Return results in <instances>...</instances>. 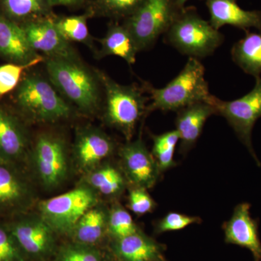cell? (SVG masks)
<instances>
[{
    "label": "cell",
    "mask_w": 261,
    "mask_h": 261,
    "mask_svg": "<svg viewBox=\"0 0 261 261\" xmlns=\"http://www.w3.org/2000/svg\"><path fill=\"white\" fill-rule=\"evenodd\" d=\"M140 229L129 213L123 206L115 204L109 210L108 234L112 238V240L124 238Z\"/></svg>",
    "instance_id": "30"
},
{
    "label": "cell",
    "mask_w": 261,
    "mask_h": 261,
    "mask_svg": "<svg viewBox=\"0 0 261 261\" xmlns=\"http://www.w3.org/2000/svg\"><path fill=\"white\" fill-rule=\"evenodd\" d=\"M48 3L53 8L55 6H64L70 8H80L87 5V0H47Z\"/></svg>",
    "instance_id": "35"
},
{
    "label": "cell",
    "mask_w": 261,
    "mask_h": 261,
    "mask_svg": "<svg viewBox=\"0 0 261 261\" xmlns=\"http://www.w3.org/2000/svg\"><path fill=\"white\" fill-rule=\"evenodd\" d=\"M0 11L20 25L55 15L47 0H0Z\"/></svg>",
    "instance_id": "24"
},
{
    "label": "cell",
    "mask_w": 261,
    "mask_h": 261,
    "mask_svg": "<svg viewBox=\"0 0 261 261\" xmlns=\"http://www.w3.org/2000/svg\"><path fill=\"white\" fill-rule=\"evenodd\" d=\"M254 88L243 97L224 101L211 95L207 102L212 105L216 115L224 117L234 130L239 140L248 149L257 164L260 166L252 144V128L261 117V78H255Z\"/></svg>",
    "instance_id": "8"
},
{
    "label": "cell",
    "mask_w": 261,
    "mask_h": 261,
    "mask_svg": "<svg viewBox=\"0 0 261 261\" xmlns=\"http://www.w3.org/2000/svg\"><path fill=\"white\" fill-rule=\"evenodd\" d=\"M108 213L105 206L96 205L81 218L69 238L75 243L98 247L108 234Z\"/></svg>",
    "instance_id": "22"
},
{
    "label": "cell",
    "mask_w": 261,
    "mask_h": 261,
    "mask_svg": "<svg viewBox=\"0 0 261 261\" xmlns=\"http://www.w3.org/2000/svg\"><path fill=\"white\" fill-rule=\"evenodd\" d=\"M210 15V23L216 30L229 25L247 31L257 29L261 32V11L240 8L237 0H205Z\"/></svg>",
    "instance_id": "17"
},
{
    "label": "cell",
    "mask_w": 261,
    "mask_h": 261,
    "mask_svg": "<svg viewBox=\"0 0 261 261\" xmlns=\"http://www.w3.org/2000/svg\"><path fill=\"white\" fill-rule=\"evenodd\" d=\"M102 252L98 247L90 246L71 241L58 247L53 261H103Z\"/></svg>",
    "instance_id": "29"
},
{
    "label": "cell",
    "mask_w": 261,
    "mask_h": 261,
    "mask_svg": "<svg viewBox=\"0 0 261 261\" xmlns=\"http://www.w3.org/2000/svg\"><path fill=\"white\" fill-rule=\"evenodd\" d=\"M175 126L179 135L180 151L186 154L200 138L206 121L216 111L207 102L194 103L178 111Z\"/></svg>",
    "instance_id": "18"
},
{
    "label": "cell",
    "mask_w": 261,
    "mask_h": 261,
    "mask_svg": "<svg viewBox=\"0 0 261 261\" xmlns=\"http://www.w3.org/2000/svg\"><path fill=\"white\" fill-rule=\"evenodd\" d=\"M29 261H47L58 250V234L39 214L24 215L8 224Z\"/></svg>",
    "instance_id": "10"
},
{
    "label": "cell",
    "mask_w": 261,
    "mask_h": 261,
    "mask_svg": "<svg viewBox=\"0 0 261 261\" xmlns=\"http://www.w3.org/2000/svg\"><path fill=\"white\" fill-rule=\"evenodd\" d=\"M86 181L96 192L108 197L121 195L127 183L121 168L111 164L94 168L89 172Z\"/></svg>",
    "instance_id": "25"
},
{
    "label": "cell",
    "mask_w": 261,
    "mask_h": 261,
    "mask_svg": "<svg viewBox=\"0 0 261 261\" xmlns=\"http://www.w3.org/2000/svg\"><path fill=\"white\" fill-rule=\"evenodd\" d=\"M142 87L151 100L147 115L154 111L177 112L194 103L207 102L212 95L205 80V67L193 58H189L181 71L163 88H154L147 82H143Z\"/></svg>",
    "instance_id": "3"
},
{
    "label": "cell",
    "mask_w": 261,
    "mask_h": 261,
    "mask_svg": "<svg viewBox=\"0 0 261 261\" xmlns=\"http://www.w3.org/2000/svg\"><path fill=\"white\" fill-rule=\"evenodd\" d=\"M14 102L20 112L36 123H54L71 117L74 108L65 100L48 77L31 73L16 87Z\"/></svg>",
    "instance_id": "2"
},
{
    "label": "cell",
    "mask_w": 261,
    "mask_h": 261,
    "mask_svg": "<svg viewBox=\"0 0 261 261\" xmlns=\"http://www.w3.org/2000/svg\"><path fill=\"white\" fill-rule=\"evenodd\" d=\"M145 0H92L87 2L85 13L89 18L106 17L114 19L126 18Z\"/></svg>",
    "instance_id": "27"
},
{
    "label": "cell",
    "mask_w": 261,
    "mask_h": 261,
    "mask_svg": "<svg viewBox=\"0 0 261 261\" xmlns=\"http://www.w3.org/2000/svg\"><path fill=\"white\" fill-rule=\"evenodd\" d=\"M98 202L97 192L85 184L41 201L38 204V211L57 234L69 236L81 218Z\"/></svg>",
    "instance_id": "7"
},
{
    "label": "cell",
    "mask_w": 261,
    "mask_h": 261,
    "mask_svg": "<svg viewBox=\"0 0 261 261\" xmlns=\"http://www.w3.org/2000/svg\"><path fill=\"white\" fill-rule=\"evenodd\" d=\"M111 251L119 261H162L163 245L141 229L124 238L113 240Z\"/></svg>",
    "instance_id": "20"
},
{
    "label": "cell",
    "mask_w": 261,
    "mask_h": 261,
    "mask_svg": "<svg viewBox=\"0 0 261 261\" xmlns=\"http://www.w3.org/2000/svg\"><path fill=\"white\" fill-rule=\"evenodd\" d=\"M162 261H166V259H163Z\"/></svg>",
    "instance_id": "38"
},
{
    "label": "cell",
    "mask_w": 261,
    "mask_h": 261,
    "mask_svg": "<svg viewBox=\"0 0 261 261\" xmlns=\"http://www.w3.org/2000/svg\"><path fill=\"white\" fill-rule=\"evenodd\" d=\"M103 261H119V260H116V259H114V260H104Z\"/></svg>",
    "instance_id": "37"
},
{
    "label": "cell",
    "mask_w": 261,
    "mask_h": 261,
    "mask_svg": "<svg viewBox=\"0 0 261 261\" xmlns=\"http://www.w3.org/2000/svg\"><path fill=\"white\" fill-rule=\"evenodd\" d=\"M104 92L103 119L108 126L121 132L127 141L132 140L142 117L147 115L149 97L143 87L136 84L121 85L102 70L94 69Z\"/></svg>",
    "instance_id": "4"
},
{
    "label": "cell",
    "mask_w": 261,
    "mask_h": 261,
    "mask_svg": "<svg viewBox=\"0 0 261 261\" xmlns=\"http://www.w3.org/2000/svg\"><path fill=\"white\" fill-rule=\"evenodd\" d=\"M157 203L147 192L142 187H132L129 190L128 207L137 216H143L152 213L155 209Z\"/></svg>",
    "instance_id": "34"
},
{
    "label": "cell",
    "mask_w": 261,
    "mask_h": 261,
    "mask_svg": "<svg viewBox=\"0 0 261 261\" xmlns=\"http://www.w3.org/2000/svg\"><path fill=\"white\" fill-rule=\"evenodd\" d=\"M30 145L28 130L18 117L0 105V163L15 166Z\"/></svg>",
    "instance_id": "14"
},
{
    "label": "cell",
    "mask_w": 261,
    "mask_h": 261,
    "mask_svg": "<svg viewBox=\"0 0 261 261\" xmlns=\"http://www.w3.org/2000/svg\"><path fill=\"white\" fill-rule=\"evenodd\" d=\"M97 41L100 44V48L95 51L97 59L114 56L124 60L128 64H135L136 57L140 51L132 34L123 24H111L105 37Z\"/></svg>",
    "instance_id": "21"
},
{
    "label": "cell",
    "mask_w": 261,
    "mask_h": 261,
    "mask_svg": "<svg viewBox=\"0 0 261 261\" xmlns=\"http://www.w3.org/2000/svg\"><path fill=\"white\" fill-rule=\"evenodd\" d=\"M223 34L193 8H184L165 34V40L180 53L200 59L214 54L222 44Z\"/></svg>",
    "instance_id": "5"
},
{
    "label": "cell",
    "mask_w": 261,
    "mask_h": 261,
    "mask_svg": "<svg viewBox=\"0 0 261 261\" xmlns=\"http://www.w3.org/2000/svg\"><path fill=\"white\" fill-rule=\"evenodd\" d=\"M34 192L15 166L0 163V211L17 212L32 205Z\"/></svg>",
    "instance_id": "16"
},
{
    "label": "cell",
    "mask_w": 261,
    "mask_h": 261,
    "mask_svg": "<svg viewBox=\"0 0 261 261\" xmlns=\"http://www.w3.org/2000/svg\"><path fill=\"white\" fill-rule=\"evenodd\" d=\"M184 8L176 0H145L123 24L135 39L139 51H143L168 32Z\"/></svg>",
    "instance_id": "6"
},
{
    "label": "cell",
    "mask_w": 261,
    "mask_h": 261,
    "mask_svg": "<svg viewBox=\"0 0 261 261\" xmlns=\"http://www.w3.org/2000/svg\"><path fill=\"white\" fill-rule=\"evenodd\" d=\"M153 146L152 154L153 155L161 173L168 171L176 166L173 159L175 149L179 142V135L176 129L169 130L159 135H152Z\"/></svg>",
    "instance_id": "28"
},
{
    "label": "cell",
    "mask_w": 261,
    "mask_h": 261,
    "mask_svg": "<svg viewBox=\"0 0 261 261\" xmlns=\"http://www.w3.org/2000/svg\"><path fill=\"white\" fill-rule=\"evenodd\" d=\"M251 205L248 202L238 204L232 216L223 225L225 242L250 250L254 261H261V242L258 233V221L250 215Z\"/></svg>",
    "instance_id": "15"
},
{
    "label": "cell",
    "mask_w": 261,
    "mask_h": 261,
    "mask_svg": "<svg viewBox=\"0 0 261 261\" xmlns=\"http://www.w3.org/2000/svg\"><path fill=\"white\" fill-rule=\"evenodd\" d=\"M202 219L197 216H188L180 213L171 212L162 219L158 220L154 224V232L162 233L168 231H178L190 225L200 224Z\"/></svg>",
    "instance_id": "33"
},
{
    "label": "cell",
    "mask_w": 261,
    "mask_h": 261,
    "mask_svg": "<svg viewBox=\"0 0 261 261\" xmlns=\"http://www.w3.org/2000/svg\"><path fill=\"white\" fill-rule=\"evenodd\" d=\"M89 16L87 13L80 15L58 16L53 18L57 29L67 41L85 44L89 49L95 53L93 37L89 33L87 20Z\"/></svg>",
    "instance_id": "26"
},
{
    "label": "cell",
    "mask_w": 261,
    "mask_h": 261,
    "mask_svg": "<svg viewBox=\"0 0 261 261\" xmlns=\"http://www.w3.org/2000/svg\"><path fill=\"white\" fill-rule=\"evenodd\" d=\"M32 157L38 178L46 188H57L66 179L68 149L61 135L51 132L39 134L33 147Z\"/></svg>",
    "instance_id": "9"
},
{
    "label": "cell",
    "mask_w": 261,
    "mask_h": 261,
    "mask_svg": "<svg viewBox=\"0 0 261 261\" xmlns=\"http://www.w3.org/2000/svg\"><path fill=\"white\" fill-rule=\"evenodd\" d=\"M0 261H29L8 224H0Z\"/></svg>",
    "instance_id": "32"
},
{
    "label": "cell",
    "mask_w": 261,
    "mask_h": 261,
    "mask_svg": "<svg viewBox=\"0 0 261 261\" xmlns=\"http://www.w3.org/2000/svg\"><path fill=\"white\" fill-rule=\"evenodd\" d=\"M177 1L178 5H179L181 8H185V4L189 1V0H176Z\"/></svg>",
    "instance_id": "36"
},
{
    "label": "cell",
    "mask_w": 261,
    "mask_h": 261,
    "mask_svg": "<svg viewBox=\"0 0 261 261\" xmlns=\"http://www.w3.org/2000/svg\"><path fill=\"white\" fill-rule=\"evenodd\" d=\"M0 56L11 63L25 64L41 56L31 47L21 25L0 11Z\"/></svg>",
    "instance_id": "19"
},
{
    "label": "cell",
    "mask_w": 261,
    "mask_h": 261,
    "mask_svg": "<svg viewBox=\"0 0 261 261\" xmlns=\"http://www.w3.org/2000/svg\"><path fill=\"white\" fill-rule=\"evenodd\" d=\"M54 16L21 25L31 47L36 53H42L45 58L82 59L71 43L57 29L53 20Z\"/></svg>",
    "instance_id": "12"
},
{
    "label": "cell",
    "mask_w": 261,
    "mask_h": 261,
    "mask_svg": "<svg viewBox=\"0 0 261 261\" xmlns=\"http://www.w3.org/2000/svg\"><path fill=\"white\" fill-rule=\"evenodd\" d=\"M118 155L120 168L130 186L148 190L155 185L162 174L141 137L122 145L118 149Z\"/></svg>",
    "instance_id": "11"
},
{
    "label": "cell",
    "mask_w": 261,
    "mask_h": 261,
    "mask_svg": "<svg viewBox=\"0 0 261 261\" xmlns=\"http://www.w3.org/2000/svg\"><path fill=\"white\" fill-rule=\"evenodd\" d=\"M44 63L48 79L75 109L86 115L100 109L102 87L94 69L82 59L45 58Z\"/></svg>",
    "instance_id": "1"
},
{
    "label": "cell",
    "mask_w": 261,
    "mask_h": 261,
    "mask_svg": "<svg viewBox=\"0 0 261 261\" xmlns=\"http://www.w3.org/2000/svg\"><path fill=\"white\" fill-rule=\"evenodd\" d=\"M233 61L247 74L255 78L261 74V32L246 31L243 39L233 44L231 50Z\"/></svg>",
    "instance_id": "23"
},
{
    "label": "cell",
    "mask_w": 261,
    "mask_h": 261,
    "mask_svg": "<svg viewBox=\"0 0 261 261\" xmlns=\"http://www.w3.org/2000/svg\"><path fill=\"white\" fill-rule=\"evenodd\" d=\"M45 57L41 56L37 59L25 63H8L0 66V97L14 90L23 79V73L25 70L44 63Z\"/></svg>",
    "instance_id": "31"
},
{
    "label": "cell",
    "mask_w": 261,
    "mask_h": 261,
    "mask_svg": "<svg viewBox=\"0 0 261 261\" xmlns=\"http://www.w3.org/2000/svg\"><path fill=\"white\" fill-rule=\"evenodd\" d=\"M116 142L100 128L84 126L77 132L73 159L81 171L90 172L116 150Z\"/></svg>",
    "instance_id": "13"
}]
</instances>
